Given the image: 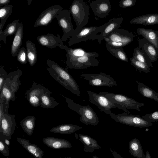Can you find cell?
<instances>
[{"label":"cell","mask_w":158,"mask_h":158,"mask_svg":"<svg viewBox=\"0 0 158 158\" xmlns=\"http://www.w3.org/2000/svg\"><path fill=\"white\" fill-rule=\"evenodd\" d=\"M129 152L135 158H145V155L144 154L142 145L139 140L135 138L128 143Z\"/></svg>","instance_id":"26"},{"label":"cell","mask_w":158,"mask_h":158,"mask_svg":"<svg viewBox=\"0 0 158 158\" xmlns=\"http://www.w3.org/2000/svg\"><path fill=\"white\" fill-rule=\"evenodd\" d=\"M50 91L40 84L33 82L31 87L26 91L25 96L29 104L36 107L40 106V98L41 95Z\"/></svg>","instance_id":"13"},{"label":"cell","mask_w":158,"mask_h":158,"mask_svg":"<svg viewBox=\"0 0 158 158\" xmlns=\"http://www.w3.org/2000/svg\"><path fill=\"white\" fill-rule=\"evenodd\" d=\"M99 94L104 95L113 102L120 105L127 109H135L141 112L139 108L145 105L143 103L139 102L122 94L107 92H100Z\"/></svg>","instance_id":"6"},{"label":"cell","mask_w":158,"mask_h":158,"mask_svg":"<svg viewBox=\"0 0 158 158\" xmlns=\"http://www.w3.org/2000/svg\"><path fill=\"white\" fill-rule=\"evenodd\" d=\"M55 18L57 20L58 25L63 30V34L61 38L62 41H65L69 38L73 36L74 30L70 12L68 9L63 10Z\"/></svg>","instance_id":"11"},{"label":"cell","mask_w":158,"mask_h":158,"mask_svg":"<svg viewBox=\"0 0 158 158\" xmlns=\"http://www.w3.org/2000/svg\"><path fill=\"white\" fill-rule=\"evenodd\" d=\"M17 140L24 149L35 158H43L44 151L36 145L31 143L29 140L23 138L17 137Z\"/></svg>","instance_id":"22"},{"label":"cell","mask_w":158,"mask_h":158,"mask_svg":"<svg viewBox=\"0 0 158 158\" xmlns=\"http://www.w3.org/2000/svg\"><path fill=\"white\" fill-rule=\"evenodd\" d=\"M110 150L114 158H123L120 155L117 153L114 149L111 148Z\"/></svg>","instance_id":"43"},{"label":"cell","mask_w":158,"mask_h":158,"mask_svg":"<svg viewBox=\"0 0 158 158\" xmlns=\"http://www.w3.org/2000/svg\"><path fill=\"white\" fill-rule=\"evenodd\" d=\"M65 49L66 51V56L77 57L87 56L94 57L99 56L98 53L97 52H90L85 51L81 48H68L65 45Z\"/></svg>","instance_id":"28"},{"label":"cell","mask_w":158,"mask_h":158,"mask_svg":"<svg viewBox=\"0 0 158 158\" xmlns=\"http://www.w3.org/2000/svg\"><path fill=\"white\" fill-rule=\"evenodd\" d=\"M145 158H151V155L148 150L146 152Z\"/></svg>","instance_id":"46"},{"label":"cell","mask_w":158,"mask_h":158,"mask_svg":"<svg viewBox=\"0 0 158 158\" xmlns=\"http://www.w3.org/2000/svg\"><path fill=\"white\" fill-rule=\"evenodd\" d=\"M59 158H72L70 157H60Z\"/></svg>","instance_id":"48"},{"label":"cell","mask_w":158,"mask_h":158,"mask_svg":"<svg viewBox=\"0 0 158 158\" xmlns=\"http://www.w3.org/2000/svg\"><path fill=\"white\" fill-rule=\"evenodd\" d=\"M63 10V8L57 4L48 8L42 12L37 19L34 27L48 25Z\"/></svg>","instance_id":"14"},{"label":"cell","mask_w":158,"mask_h":158,"mask_svg":"<svg viewBox=\"0 0 158 158\" xmlns=\"http://www.w3.org/2000/svg\"><path fill=\"white\" fill-rule=\"evenodd\" d=\"M10 0H0V6L8 5V4L10 3Z\"/></svg>","instance_id":"44"},{"label":"cell","mask_w":158,"mask_h":158,"mask_svg":"<svg viewBox=\"0 0 158 158\" xmlns=\"http://www.w3.org/2000/svg\"><path fill=\"white\" fill-rule=\"evenodd\" d=\"M137 33L147 40L156 49L158 54V31L151 29L139 28Z\"/></svg>","instance_id":"20"},{"label":"cell","mask_w":158,"mask_h":158,"mask_svg":"<svg viewBox=\"0 0 158 158\" xmlns=\"http://www.w3.org/2000/svg\"><path fill=\"white\" fill-rule=\"evenodd\" d=\"M0 140H2L4 143L8 146H9L10 144V140L5 138H0Z\"/></svg>","instance_id":"45"},{"label":"cell","mask_w":158,"mask_h":158,"mask_svg":"<svg viewBox=\"0 0 158 158\" xmlns=\"http://www.w3.org/2000/svg\"><path fill=\"white\" fill-rule=\"evenodd\" d=\"M26 51L28 62L30 65L33 66L37 61V51L35 44L28 40L26 42Z\"/></svg>","instance_id":"32"},{"label":"cell","mask_w":158,"mask_h":158,"mask_svg":"<svg viewBox=\"0 0 158 158\" xmlns=\"http://www.w3.org/2000/svg\"><path fill=\"white\" fill-rule=\"evenodd\" d=\"M137 87L138 92L143 96L158 102V93L140 82L138 83Z\"/></svg>","instance_id":"33"},{"label":"cell","mask_w":158,"mask_h":158,"mask_svg":"<svg viewBox=\"0 0 158 158\" xmlns=\"http://www.w3.org/2000/svg\"><path fill=\"white\" fill-rule=\"evenodd\" d=\"M52 93V92L50 91L41 95L40 98V107L44 108L53 109L59 105V103L50 96V94Z\"/></svg>","instance_id":"31"},{"label":"cell","mask_w":158,"mask_h":158,"mask_svg":"<svg viewBox=\"0 0 158 158\" xmlns=\"http://www.w3.org/2000/svg\"><path fill=\"white\" fill-rule=\"evenodd\" d=\"M69 9L76 24L73 32V36L79 32L88 23L89 7L83 0H74Z\"/></svg>","instance_id":"3"},{"label":"cell","mask_w":158,"mask_h":158,"mask_svg":"<svg viewBox=\"0 0 158 158\" xmlns=\"http://www.w3.org/2000/svg\"><path fill=\"white\" fill-rule=\"evenodd\" d=\"M64 97L68 107L80 115L79 120L81 122L87 125L94 126L98 124V118L89 105L81 106L74 102L73 100L69 98Z\"/></svg>","instance_id":"4"},{"label":"cell","mask_w":158,"mask_h":158,"mask_svg":"<svg viewBox=\"0 0 158 158\" xmlns=\"http://www.w3.org/2000/svg\"><path fill=\"white\" fill-rule=\"evenodd\" d=\"M136 0H121L119 2V6L121 8H125L134 6Z\"/></svg>","instance_id":"41"},{"label":"cell","mask_w":158,"mask_h":158,"mask_svg":"<svg viewBox=\"0 0 158 158\" xmlns=\"http://www.w3.org/2000/svg\"><path fill=\"white\" fill-rule=\"evenodd\" d=\"M139 44L141 51L148 56L152 63L158 60V54L156 49L147 40L144 38L139 39Z\"/></svg>","instance_id":"21"},{"label":"cell","mask_w":158,"mask_h":158,"mask_svg":"<svg viewBox=\"0 0 158 158\" xmlns=\"http://www.w3.org/2000/svg\"><path fill=\"white\" fill-rule=\"evenodd\" d=\"M23 34V26L19 23L18 29L15 34L11 48V53L12 56H17L21 46Z\"/></svg>","instance_id":"25"},{"label":"cell","mask_w":158,"mask_h":158,"mask_svg":"<svg viewBox=\"0 0 158 158\" xmlns=\"http://www.w3.org/2000/svg\"><path fill=\"white\" fill-rule=\"evenodd\" d=\"M46 62L47 70L50 75L65 89L80 96L81 92L78 85L67 70L49 59L47 60Z\"/></svg>","instance_id":"1"},{"label":"cell","mask_w":158,"mask_h":158,"mask_svg":"<svg viewBox=\"0 0 158 158\" xmlns=\"http://www.w3.org/2000/svg\"><path fill=\"white\" fill-rule=\"evenodd\" d=\"M106 23L99 26H91L83 28L77 35L72 36L68 42V45L71 46L81 41H85L88 40H94L97 39L101 29Z\"/></svg>","instance_id":"9"},{"label":"cell","mask_w":158,"mask_h":158,"mask_svg":"<svg viewBox=\"0 0 158 158\" xmlns=\"http://www.w3.org/2000/svg\"><path fill=\"white\" fill-rule=\"evenodd\" d=\"M89 101L92 104L97 106L102 111L109 114L111 117L115 114L112 113L111 109L117 108L123 110L125 112L130 113L127 109L121 105L113 102L103 95L87 90Z\"/></svg>","instance_id":"5"},{"label":"cell","mask_w":158,"mask_h":158,"mask_svg":"<svg viewBox=\"0 0 158 158\" xmlns=\"http://www.w3.org/2000/svg\"><path fill=\"white\" fill-rule=\"evenodd\" d=\"M90 6L94 15L100 18L107 16L111 10L110 0H96L92 2Z\"/></svg>","instance_id":"18"},{"label":"cell","mask_w":158,"mask_h":158,"mask_svg":"<svg viewBox=\"0 0 158 158\" xmlns=\"http://www.w3.org/2000/svg\"><path fill=\"white\" fill-rule=\"evenodd\" d=\"M79 76L88 81L89 84L93 86L110 87L117 85V82L110 75L102 72L98 74H82Z\"/></svg>","instance_id":"8"},{"label":"cell","mask_w":158,"mask_h":158,"mask_svg":"<svg viewBox=\"0 0 158 158\" xmlns=\"http://www.w3.org/2000/svg\"><path fill=\"white\" fill-rule=\"evenodd\" d=\"M42 142L48 147L55 149L69 148L72 147L71 143L63 139L46 137L42 139Z\"/></svg>","instance_id":"19"},{"label":"cell","mask_w":158,"mask_h":158,"mask_svg":"<svg viewBox=\"0 0 158 158\" xmlns=\"http://www.w3.org/2000/svg\"><path fill=\"white\" fill-rule=\"evenodd\" d=\"M66 57L67 67L70 69H85L91 67H97L99 64L98 60L93 57L85 56L77 57Z\"/></svg>","instance_id":"10"},{"label":"cell","mask_w":158,"mask_h":158,"mask_svg":"<svg viewBox=\"0 0 158 158\" xmlns=\"http://www.w3.org/2000/svg\"><path fill=\"white\" fill-rule=\"evenodd\" d=\"M17 60L21 64H26L28 61L26 49L22 47L19 50L17 55Z\"/></svg>","instance_id":"38"},{"label":"cell","mask_w":158,"mask_h":158,"mask_svg":"<svg viewBox=\"0 0 158 158\" xmlns=\"http://www.w3.org/2000/svg\"><path fill=\"white\" fill-rule=\"evenodd\" d=\"M132 57L140 62L148 64L150 67H152V62L148 56L145 53L142 52L139 47L134 49Z\"/></svg>","instance_id":"35"},{"label":"cell","mask_w":158,"mask_h":158,"mask_svg":"<svg viewBox=\"0 0 158 158\" xmlns=\"http://www.w3.org/2000/svg\"><path fill=\"white\" fill-rule=\"evenodd\" d=\"M35 120L34 116L29 115L22 119L20 122L21 127L28 136H31L33 133Z\"/></svg>","instance_id":"29"},{"label":"cell","mask_w":158,"mask_h":158,"mask_svg":"<svg viewBox=\"0 0 158 158\" xmlns=\"http://www.w3.org/2000/svg\"><path fill=\"white\" fill-rule=\"evenodd\" d=\"M0 152L4 156L8 158L10 151L8 146L0 140Z\"/></svg>","instance_id":"42"},{"label":"cell","mask_w":158,"mask_h":158,"mask_svg":"<svg viewBox=\"0 0 158 158\" xmlns=\"http://www.w3.org/2000/svg\"><path fill=\"white\" fill-rule=\"evenodd\" d=\"M135 37L131 32L123 29H118L104 38L106 41H111L120 43L123 47L131 43Z\"/></svg>","instance_id":"15"},{"label":"cell","mask_w":158,"mask_h":158,"mask_svg":"<svg viewBox=\"0 0 158 158\" xmlns=\"http://www.w3.org/2000/svg\"><path fill=\"white\" fill-rule=\"evenodd\" d=\"M78 136L80 141L84 145V152L92 153L95 150L101 148L97 141L90 136L81 134H79Z\"/></svg>","instance_id":"24"},{"label":"cell","mask_w":158,"mask_h":158,"mask_svg":"<svg viewBox=\"0 0 158 158\" xmlns=\"http://www.w3.org/2000/svg\"><path fill=\"white\" fill-rule=\"evenodd\" d=\"M16 125L15 115L5 112L0 121V138L10 140Z\"/></svg>","instance_id":"12"},{"label":"cell","mask_w":158,"mask_h":158,"mask_svg":"<svg viewBox=\"0 0 158 158\" xmlns=\"http://www.w3.org/2000/svg\"><path fill=\"white\" fill-rule=\"evenodd\" d=\"M130 60L131 64L136 69L146 73L150 71V67L148 64L140 62L132 57L130 58Z\"/></svg>","instance_id":"36"},{"label":"cell","mask_w":158,"mask_h":158,"mask_svg":"<svg viewBox=\"0 0 158 158\" xmlns=\"http://www.w3.org/2000/svg\"><path fill=\"white\" fill-rule=\"evenodd\" d=\"M19 24V20L16 19L8 24L4 31L0 30V40H3L4 43H6V36L15 35L18 29Z\"/></svg>","instance_id":"30"},{"label":"cell","mask_w":158,"mask_h":158,"mask_svg":"<svg viewBox=\"0 0 158 158\" xmlns=\"http://www.w3.org/2000/svg\"><path fill=\"white\" fill-rule=\"evenodd\" d=\"M105 46L108 52L112 55L124 62H128V59L123 47H115L106 43Z\"/></svg>","instance_id":"34"},{"label":"cell","mask_w":158,"mask_h":158,"mask_svg":"<svg viewBox=\"0 0 158 158\" xmlns=\"http://www.w3.org/2000/svg\"><path fill=\"white\" fill-rule=\"evenodd\" d=\"M13 6L7 5L4 6L0 9V19L1 21H6L11 15Z\"/></svg>","instance_id":"37"},{"label":"cell","mask_w":158,"mask_h":158,"mask_svg":"<svg viewBox=\"0 0 158 158\" xmlns=\"http://www.w3.org/2000/svg\"><path fill=\"white\" fill-rule=\"evenodd\" d=\"M111 118L117 122L128 126L139 128L152 126V123H149L139 115L129 114L125 112L122 114H114Z\"/></svg>","instance_id":"7"},{"label":"cell","mask_w":158,"mask_h":158,"mask_svg":"<svg viewBox=\"0 0 158 158\" xmlns=\"http://www.w3.org/2000/svg\"><path fill=\"white\" fill-rule=\"evenodd\" d=\"M8 73L6 72L3 66L0 68V91H1L4 84L6 80Z\"/></svg>","instance_id":"40"},{"label":"cell","mask_w":158,"mask_h":158,"mask_svg":"<svg viewBox=\"0 0 158 158\" xmlns=\"http://www.w3.org/2000/svg\"><path fill=\"white\" fill-rule=\"evenodd\" d=\"M142 118L149 123L158 121V111L143 116Z\"/></svg>","instance_id":"39"},{"label":"cell","mask_w":158,"mask_h":158,"mask_svg":"<svg viewBox=\"0 0 158 158\" xmlns=\"http://www.w3.org/2000/svg\"><path fill=\"white\" fill-rule=\"evenodd\" d=\"M123 20L122 17L114 18L109 20L105 25L101 29L100 33L98 34L97 40L99 43L104 38L117 30L121 27V24Z\"/></svg>","instance_id":"17"},{"label":"cell","mask_w":158,"mask_h":158,"mask_svg":"<svg viewBox=\"0 0 158 158\" xmlns=\"http://www.w3.org/2000/svg\"><path fill=\"white\" fill-rule=\"evenodd\" d=\"M131 24H136L145 25L158 24V14H150L135 17L130 21Z\"/></svg>","instance_id":"23"},{"label":"cell","mask_w":158,"mask_h":158,"mask_svg":"<svg viewBox=\"0 0 158 158\" xmlns=\"http://www.w3.org/2000/svg\"><path fill=\"white\" fill-rule=\"evenodd\" d=\"M82 127L72 124H67L58 125L52 128L51 132L61 134H70L80 130Z\"/></svg>","instance_id":"27"},{"label":"cell","mask_w":158,"mask_h":158,"mask_svg":"<svg viewBox=\"0 0 158 158\" xmlns=\"http://www.w3.org/2000/svg\"><path fill=\"white\" fill-rule=\"evenodd\" d=\"M92 158H100L97 157V156H93Z\"/></svg>","instance_id":"47"},{"label":"cell","mask_w":158,"mask_h":158,"mask_svg":"<svg viewBox=\"0 0 158 158\" xmlns=\"http://www.w3.org/2000/svg\"><path fill=\"white\" fill-rule=\"evenodd\" d=\"M22 74V71L19 69L8 73L0 94V97L4 98L5 99L4 106L5 112H8L10 101L15 100V94L21 83L19 78Z\"/></svg>","instance_id":"2"},{"label":"cell","mask_w":158,"mask_h":158,"mask_svg":"<svg viewBox=\"0 0 158 158\" xmlns=\"http://www.w3.org/2000/svg\"><path fill=\"white\" fill-rule=\"evenodd\" d=\"M36 39L41 45L51 49L59 47L63 49H65V45L62 43V39L60 35L57 34V36L48 33L37 36Z\"/></svg>","instance_id":"16"}]
</instances>
